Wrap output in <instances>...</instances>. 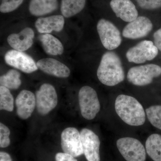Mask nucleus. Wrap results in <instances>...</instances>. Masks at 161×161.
Instances as JSON below:
<instances>
[{"instance_id":"1","label":"nucleus","mask_w":161,"mask_h":161,"mask_svg":"<svg viewBox=\"0 0 161 161\" xmlns=\"http://www.w3.org/2000/svg\"><path fill=\"white\" fill-rule=\"evenodd\" d=\"M97 75L99 81L107 86H115L122 82L125 80V72L118 55L113 52L105 53L102 57Z\"/></svg>"},{"instance_id":"2","label":"nucleus","mask_w":161,"mask_h":161,"mask_svg":"<svg viewBox=\"0 0 161 161\" xmlns=\"http://www.w3.org/2000/svg\"><path fill=\"white\" fill-rule=\"evenodd\" d=\"M115 107L117 115L126 124L138 126L145 123L146 114L143 107L134 97L119 95L115 99Z\"/></svg>"},{"instance_id":"3","label":"nucleus","mask_w":161,"mask_h":161,"mask_svg":"<svg viewBox=\"0 0 161 161\" xmlns=\"http://www.w3.org/2000/svg\"><path fill=\"white\" fill-rule=\"evenodd\" d=\"M79 106L81 115L87 120L95 118L100 109V105L97 93L89 86L81 87L78 94Z\"/></svg>"},{"instance_id":"4","label":"nucleus","mask_w":161,"mask_h":161,"mask_svg":"<svg viewBox=\"0 0 161 161\" xmlns=\"http://www.w3.org/2000/svg\"><path fill=\"white\" fill-rule=\"evenodd\" d=\"M161 75V67L150 64L131 68L127 78L128 81L134 85L144 86L152 83L153 78Z\"/></svg>"},{"instance_id":"5","label":"nucleus","mask_w":161,"mask_h":161,"mask_svg":"<svg viewBox=\"0 0 161 161\" xmlns=\"http://www.w3.org/2000/svg\"><path fill=\"white\" fill-rule=\"evenodd\" d=\"M97 30L104 47L112 51L120 46L122 42L120 31L112 22L102 19L98 21Z\"/></svg>"},{"instance_id":"6","label":"nucleus","mask_w":161,"mask_h":161,"mask_svg":"<svg viewBox=\"0 0 161 161\" xmlns=\"http://www.w3.org/2000/svg\"><path fill=\"white\" fill-rule=\"evenodd\" d=\"M116 146L127 161H146L145 147L138 140L132 137H123L117 140Z\"/></svg>"},{"instance_id":"7","label":"nucleus","mask_w":161,"mask_h":161,"mask_svg":"<svg viewBox=\"0 0 161 161\" xmlns=\"http://www.w3.org/2000/svg\"><path fill=\"white\" fill-rule=\"evenodd\" d=\"M158 50L152 41L145 40L128 50L126 57L130 62L142 64L155 58Z\"/></svg>"},{"instance_id":"8","label":"nucleus","mask_w":161,"mask_h":161,"mask_svg":"<svg viewBox=\"0 0 161 161\" xmlns=\"http://www.w3.org/2000/svg\"><path fill=\"white\" fill-rule=\"evenodd\" d=\"M37 109L42 115H47L56 108L58 97L55 88L52 85L44 83L36 93Z\"/></svg>"},{"instance_id":"9","label":"nucleus","mask_w":161,"mask_h":161,"mask_svg":"<svg viewBox=\"0 0 161 161\" xmlns=\"http://www.w3.org/2000/svg\"><path fill=\"white\" fill-rule=\"evenodd\" d=\"M61 148L64 153L77 157L84 154L80 132L73 127L64 130L61 135Z\"/></svg>"},{"instance_id":"10","label":"nucleus","mask_w":161,"mask_h":161,"mask_svg":"<svg viewBox=\"0 0 161 161\" xmlns=\"http://www.w3.org/2000/svg\"><path fill=\"white\" fill-rule=\"evenodd\" d=\"M5 62L8 65L21 71L30 74L36 71L38 68L33 58L23 52L11 50L6 53Z\"/></svg>"},{"instance_id":"11","label":"nucleus","mask_w":161,"mask_h":161,"mask_svg":"<svg viewBox=\"0 0 161 161\" xmlns=\"http://www.w3.org/2000/svg\"><path fill=\"white\" fill-rule=\"evenodd\" d=\"M153 27L152 23L149 18L141 16L124 27L122 35L124 37L132 40L140 39L149 34Z\"/></svg>"},{"instance_id":"12","label":"nucleus","mask_w":161,"mask_h":161,"mask_svg":"<svg viewBox=\"0 0 161 161\" xmlns=\"http://www.w3.org/2000/svg\"><path fill=\"white\" fill-rule=\"evenodd\" d=\"M83 153L88 161H100V142L98 136L89 129H82L80 132Z\"/></svg>"},{"instance_id":"13","label":"nucleus","mask_w":161,"mask_h":161,"mask_svg":"<svg viewBox=\"0 0 161 161\" xmlns=\"http://www.w3.org/2000/svg\"><path fill=\"white\" fill-rule=\"evenodd\" d=\"M15 104L19 117L23 119H27L31 116L36 106V96L30 91L23 90L16 98Z\"/></svg>"},{"instance_id":"14","label":"nucleus","mask_w":161,"mask_h":161,"mask_svg":"<svg viewBox=\"0 0 161 161\" xmlns=\"http://www.w3.org/2000/svg\"><path fill=\"white\" fill-rule=\"evenodd\" d=\"M110 6L117 17L125 22H132L138 17V12L131 0H111Z\"/></svg>"},{"instance_id":"15","label":"nucleus","mask_w":161,"mask_h":161,"mask_svg":"<svg viewBox=\"0 0 161 161\" xmlns=\"http://www.w3.org/2000/svg\"><path fill=\"white\" fill-rule=\"evenodd\" d=\"M36 64L38 69L44 73L58 78H67L70 74V70L66 65L53 58H43Z\"/></svg>"},{"instance_id":"16","label":"nucleus","mask_w":161,"mask_h":161,"mask_svg":"<svg viewBox=\"0 0 161 161\" xmlns=\"http://www.w3.org/2000/svg\"><path fill=\"white\" fill-rule=\"evenodd\" d=\"M35 33L29 27L24 28L18 34H12L8 36L7 41L14 50L23 52L28 50L32 45Z\"/></svg>"},{"instance_id":"17","label":"nucleus","mask_w":161,"mask_h":161,"mask_svg":"<svg viewBox=\"0 0 161 161\" xmlns=\"http://www.w3.org/2000/svg\"><path fill=\"white\" fill-rule=\"evenodd\" d=\"M64 19L60 15L38 18L35 23L37 30L41 33L49 34L53 31L60 32L63 29Z\"/></svg>"},{"instance_id":"18","label":"nucleus","mask_w":161,"mask_h":161,"mask_svg":"<svg viewBox=\"0 0 161 161\" xmlns=\"http://www.w3.org/2000/svg\"><path fill=\"white\" fill-rule=\"evenodd\" d=\"M58 6V0H31L29 10L32 15L41 16L57 10Z\"/></svg>"},{"instance_id":"19","label":"nucleus","mask_w":161,"mask_h":161,"mask_svg":"<svg viewBox=\"0 0 161 161\" xmlns=\"http://www.w3.org/2000/svg\"><path fill=\"white\" fill-rule=\"evenodd\" d=\"M44 51L47 54L57 56L62 54L64 52L61 42L53 35L46 34L39 37Z\"/></svg>"},{"instance_id":"20","label":"nucleus","mask_w":161,"mask_h":161,"mask_svg":"<svg viewBox=\"0 0 161 161\" xmlns=\"http://www.w3.org/2000/svg\"><path fill=\"white\" fill-rule=\"evenodd\" d=\"M86 0H61L60 11L64 17L74 16L82 11Z\"/></svg>"},{"instance_id":"21","label":"nucleus","mask_w":161,"mask_h":161,"mask_svg":"<svg viewBox=\"0 0 161 161\" xmlns=\"http://www.w3.org/2000/svg\"><path fill=\"white\" fill-rule=\"evenodd\" d=\"M146 148L148 155L154 161H161V135L153 134L148 137Z\"/></svg>"},{"instance_id":"22","label":"nucleus","mask_w":161,"mask_h":161,"mask_svg":"<svg viewBox=\"0 0 161 161\" xmlns=\"http://www.w3.org/2000/svg\"><path fill=\"white\" fill-rule=\"evenodd\" d=\"M19 72L10 69L5 75L0 77V84L9 89H18L21 85Z\"/></svg>"},{"instance_id":"23","label":"nucleus","mask_w":161,"mask_h":161,"mask_svg":"<svg viewBox=\"0 0 161 161\" xmlns=\"http://www.w3.org/2000/svg\"><path fill=\"white\" fill-rule=\"evenodd\" d=\"M14 99L9 89L0 86V110L11 112L14 110Z\"/></svg>"},{"instance_id":"24","label":"nucleus","mask_w":161,"mask_h":161,"mask_svg":"<svg viewBox=\"0 0 161 161\" xmlns=\"http://www.w3.org/2000/svg\"><path fill=\"white\" fill-rule=\"evenodd\" d=\"M148 120L153 126L161 130V105H154L146 109Z\"/></svg>"},{"instance_id":"25","label":"nucleus","mask_w":161,"mask_h":161,"mask_svg":"<svg viewBox=\"0 0 161 161\" xmlns=\"http://www.w3.org/2000/svg\"><path fill=\"white\" fill-rule=\"evenodd\" d=\"M24 0H2L0 6V11L7 13L14 11L23 3Z\"/></svg>"},{"instance_id":"26","label":"nucleus","mask_w":161,"mask_h":161,"mask_svg":"<svg viewBox=\"0 0 161 161\" xmlns=\"http://www.w3.org/2000/svg\"><path fill=\"white\" fill-rule=\"evenodd\" d=\"M10 130L5 125L0 123V147L6 148L10 144Z\"/></svg>"},{"instance_id":"27","label":"nucleus","mask_w":161,"mask_h":161,"mask_svg":"<svg viewBox=\"0 0 161 161\" xmlns=\"http://www.w3.org/2000/svg\"><path fill=\"white\" fill-rule=\"evenodd\" d=\"M139 7L147 10H153L161 7V0H136Z\"/></svg>"},{"instance_id":"28","label":"nucleus","mask_w":161,"mask_h":161,"mask_svg":"<svg viewBox=\"0 0 161 161\" xmlns=\"http://www.w3.org/2000/svg\"><path fill=\"white\" fill-rule=\"evenodd\" d=\"M55 160L56 161H78L74 157L64 153H57L55 156Z\"/></svg>"},{"instance_id":"29","label":"nucleus","mask_w":161,"mask_h":161,"mask_svg":"<svg viewBox=\"0 0 161 161\" xmlns=\"http://www.w3.org/2000/svg\"><path fill=\"white\" fill-rule=\"evenodd\" d=\"M154 45L161 51V28L158 30L153 34Z\"/></svg>"},{"instance_id":"30","label":"nucleus","mask_w":161,"mask_h":161,"mask_svg":"<svg viewBox=\"0 0 161 161\" xmlns=\"http://www.w3.org/2000/svg\"><path fill=\"white\" fill-rule=\"evenodd\" d=\"M0 161H12L9 154L7 153L0 152Z\"/></svg>"}]
</instances>
